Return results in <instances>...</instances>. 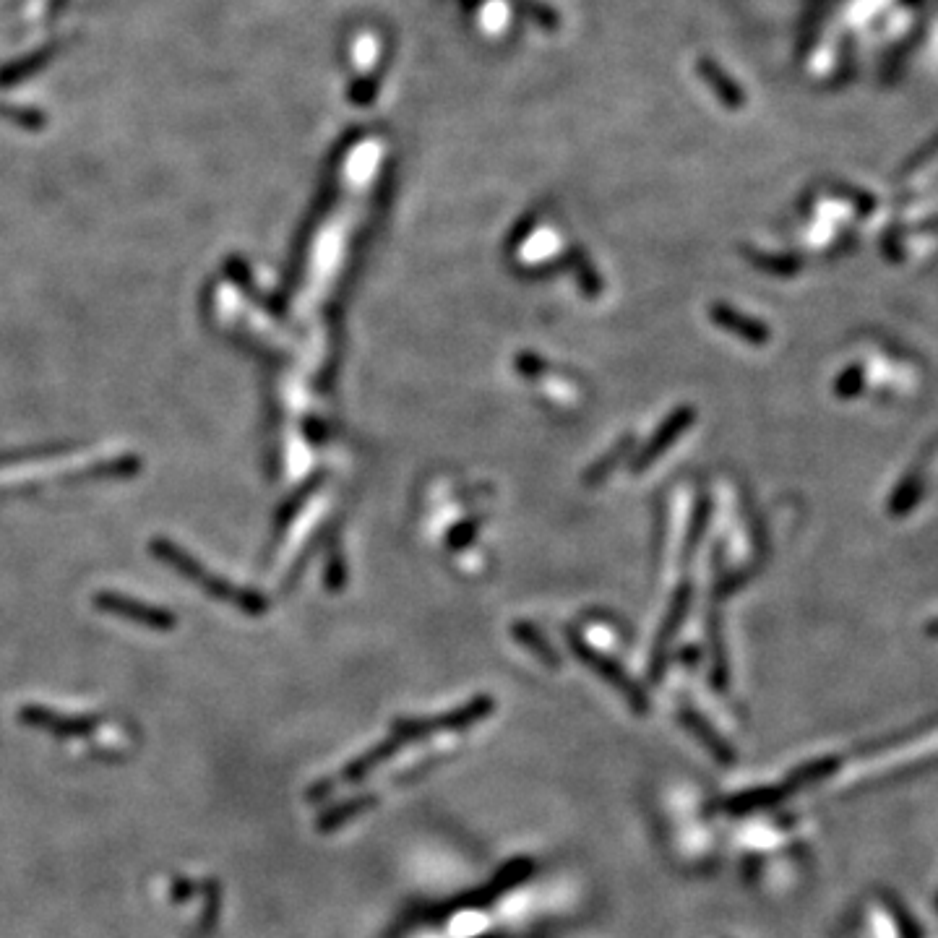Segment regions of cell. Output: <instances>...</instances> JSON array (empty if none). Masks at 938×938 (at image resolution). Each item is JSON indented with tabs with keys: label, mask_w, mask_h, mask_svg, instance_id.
Returning a JSON list of instances; mask_svg holds the SVG:
<instances>
[{
	"label": "cell",
	"mask_w": 938,
	"mask_h": 938,
	"mask_svg": "<svg viewBox=\"0 0 938 938\" xmlns=\"http://www.w3.org/2000/svg\"><path fill=\"white\" fill-rule=\"evenodd\" d=\"M712 316H714V321H717V324L727 326V329H735L740 337L751 339V342H764V339H767V331H764V326L756 324V321H751V318L738 316V311H730V308H714Z\"/></svg>",
	"instance_id": "1"
},
{
	"label": "cell",
	"mask_w": 938,
	"mask_h": 938,
	"mask_svg": "<svg viewBox=\"0 0 938 938\" xmlns=\"http://www.w3.org/2000/svg\"><path fill=\"white\" fill-rule=\"evenodd\" d=\"M933 631H938V623H936V628H933Z\"/></svg>",
	"instance_id": "3"
},
{
	"label": "cell",
	"mask_w": 938,
	"mask_h": 938,
	"mask_svg": "<svg viewBox=\"0 0 938 938\" xmlns=\"http://www.w3.org/2000/svg\"><path fill=\"white\" fill-rule=\"evenodd\" d=\"M691 423V412H681V415H675L673 420H670L668 425H665V428L660 430V433H657V441H652L647 446V449L641 451V456H639V462H636V469H641V467H647L649 462H652L654 456L660 454L662 449H665V446H668V443H673V436L675 433H678V430H683L686 428V425Z\"/></svg>",
	"instance_id": "2"
}]
</instances>
